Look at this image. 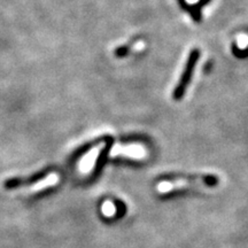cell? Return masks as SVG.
<instances>
[{
    "instance_id": "obj_1",
    "label": "cell",
    "mask_w": 248,
    "mask_h": 248,
    "mask_svg": "<svg viewBox=\"0 0 248 248\" xmlns=\"http://www.w3.org/2000/svg\"><path fill=\"white\" fill-rule=\"evenodd\" d=\"M199 58H200L199 49H197V48L192 49V51L190 52V55H188V58H187V61H186L185 68H184V70H183V74H182L181 78H179L178 84L172 92V98L175 99V100H181V99L185 95L186 90H187L188 85H190L192 76H193L194 69H195V67H197V63H198V60H199Z\"/></svg>"
},
{
    "instance_id": "obj_5",
    "label": "cell",
    "mask_w": 248,
    "mask_h": 248,
    "mask_svg": "<svg viewBox=\"0 0 248 248\" xmlns=\"http://www.w3.org/2000/svg\"><path fill=\"white\" fill-rule=\"evenodd\" d=\"M126 52H128V47H121L116 51V55H117V57H121V58L125 57Z\"/></svg>"
},
{
    "instance_id": "obj_2",
    "label": "cell",
    "mask_w": 248,
    "mask_h": 248,
    "mask_svg": "<svg viewBox=\"0 0 248 248\" xmlns=\"http://www.w3.org/2000/svg\"><path fill=\"white\" fill-rule=\"evenodd\" d=\"M163 181H175V179H183V181L195 182L198 184H204L208 186H216L218 184V178L214 175H183V173H170L161 177Z\"/></svg>"
},
{
    "instance_id": "obj_3",
    "label": "cell",
    "mask_w": 248,
    "mask_h": 248,
    "mask_svg": "<svg viewBox=\"0 0 248 248\" xmlns=\"http://www.w3.org/2000/svg\"><path fill=\"white\" fill-rule=\"evenodd\" d=\"M59 181H60V177H59L58 173L52 172L49 173L47 177L40 179V181L33 183L32 185H30L29 187L27 188V192H29V193H37V192H40L45 190V188L51 187V186L57 185Z\"/></svg>"
},
{
    "instance_id": "obj_4",
    "label": "cell",
    "mask_w": 248,
    "mask_h": 248,
    "mask_svg": "<svg viewBox=\"0 0 248 248\" xmlns=\"http://www.w3.org/2000/svg\"><path fill=\"white\" fill-rule=\"evenodd\" d=\"M113 212H115V209H114V207L111 206L109 202H106V203L104 204V213H105V215L109 216V215H111V214H113Z\"/></svg>"
}]
</instances>
